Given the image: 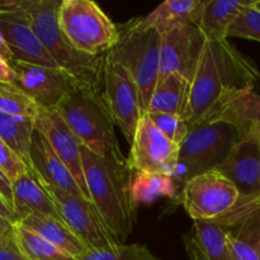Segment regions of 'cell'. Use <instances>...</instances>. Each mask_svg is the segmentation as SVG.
<instances>
[{
  "instance_id": "1",
  "label": "cell",
  "mask_w": 260,
  "mask_h": 260,
  "mask_svg": "<svg viewBox=\"0 0 260 260\" xmlns=\"http://www.w3.org/2000/svg\"><path fill=\"white\" fill-rule=\"evenodd\" d=\"M260 71L253 60L228 40L207 41L189 86L183 118L189 128L198 126L222 94L233 89H254Z\"/></svg>"
},
{
  "instance_id": "2",
  "label": "cell",
  "mask_w": 260,
  "mask_h": 260,
  "mask_svg": "<svg viewBox=\"0 0 260 260\" xmlns=\"http://www.w3.org/2000/svg\"><path fill=\"white\" fill-rule=\"evenodd\" d=\"M81 155L91 202L117 243L124 244L134 230L136 217V206L131 196L134 170L124 156H99L85 146Z\"/></svg>"
},
{
  "instance_id": "3",
  "label": "cell",
  "mask_w": 260,
  "mask_h": 260,
  "mask_svg": "<svg viewBox=\"0 0 260 260\" xmlns=\"http://www.w3.org/2000/svg\"><path fill=\"white\" fill-rule=\"evenodd\" d=\"M20 3L29 15L36 36L58 68L70 74L81 88L103 98L106 56H89L73 47L58 25L61 0H20Z\"/></svg>"
},
{
  "instance_id": "4",
  "label": "cell",
  "mask_w": 260,
  "mask_h": 260,
  "mask_svg": "<svg viewBox=\"0 0 260 260\" xmlns=\"http://www.w3.org/2000/svg\"><path fill=\"white\" fill-rule=\"evenodd\" d=\"M81 145L103 157H122L114 122L101 95L81 86L71 90L56 107Z\"/></svg>"
},
{
  "instance_id": "5",
  "label": "cell",
  "mask_w": 260,
  "mask_h": 260,
  "mask_svg": "<svg viewBox=\"0 0 260 260\" xmlns=\"http://www.w3.org/2000/svg\"><path fill=\"white\" fill-rule=\"evenodd\" d=\"M118 43L106 57L127 69L139 88L142 109L146 113L150 99L160 79L161 35L155 29H141L135 19L118 25Z\"/></svg>"
},
{
  "instance_id": "6",
  "label": "cell",
  "mask_w": 260,
  "mask_h": 260,
  "mask_svg": "<svg viewBox=\"0 0 260 260\" xmlns=\"http://www.w3.org/2000/svg\"><path fill=\"white\" fill-rule=\"evenodd\" d=\"M58 25L75 50L106 56L118 43L119 29L91 0H61Z\"/></svg>"
},
{
  "instance_id": "7",
  "label": "cell",
  "mask_w": 260,
  "mask_h": 260,
  "mask_svg": "<svg viewBox=\"0 0 260 260\" xmlns=\"http://www.w3.org/2000/svg\"><path fill=\"white\" fill-rule=\"evenodd\" d=\"M239 140L236 129L225 122H206L190 128L182 142L173 179L182 187L192 178L220 167Z\"/></svg>"
},
{
  "instance_id": "8",
  "label": "cell",
  "mask_w": 260,
  "mask_h": 260,
  "mask_svg": "<svg viewBox=\"0 0 260 260\" xmlns=\"http://www.w3.org/2000/svg\"><path fill=\"white\" fill-rule=\"evenodd\" d=\"M240 200L233 182L218 170L188 180L182 188V203L193 221H211L230 212Z\"/></svg>"
},
{
  "instance_id": "9",
  "label": "cell",
  "mask_w": 260,
  "mask_h": 260,
  "mask_svg": "<svg viewBox=\"0 0 260 260\" xmlns=\"http://www.w3.org/2000/svg\"><path fill=\"white\" fill-rule=\"evenodd\" d=\"M103 98L114 124L131 145L137 124L145 114L139 88L124 66L107 57L103 70Z\"/></svg>"
},
{
  "instance_id": "10",
  "label": "cell",
  "mask_w": 260,
  "mask_h": 260,
  "mask_svg": "<svg viewBox=\"0 0 260 260\" xmlns=\"http://www.w3.org/2000/svg\"><path fill=\"white\" fill-rule=\"evenodd\" d=\"M42 187L52 200L61 220L88 250H99L119 244L109 233L101 213L91 201L85 200L81 196L63 192L58 188L43 184Z\"/></svg>"
},
{
  "instance_id": "11",
  "label": "cell",
  "mask_w": 260,
  "mask_h": 260,
  "mask_svg": "<svg viewBox=\"0 0 260 260\" xmlns=\"http://www.w3.org/2000/svg\"><path fill=\"white\" fill-rule=\"evenodd\" d=\"M179 149V145L167 139L145 113L137 124L127 160L134 173H161L174 177Z\"/></svg>"
},
{
  "instance_id": "12",
  "label": "cell",
  "mask_w": 260,
  "mask_h": 260,
  "mask_svg": "<svg viewBox=\"0 0 260 260\" xmlns=\"http://www.w3.org/2000/svg\"><path fill=\"white\" fill-rule=\"evenodd\" d=\"M207 38L192 24L179 25L161 35L160 79L179 74L192 84Z\"/></svg>"
},
{
  "instance_id": "13",
  "label": "cell",
  "mask_w": 260,
  "mask_h": 260,
  "mask_svg": "<svg viewBox=\"0 0 260 260\" xmlns=\"http://www.w3.org/2000/svg\"><path fill=\"white\" fill-rule=\"evenodd\" d=\"M17 73L15 85L27 94L38 108L56 109L71 90L80 86L75 79L60 68L35 65L13 60Z\"/></svg>"
},
{
  "instance_id": "14",
  "label": "cell",
  "mask_w": 260,
  "mask_h": 260,
  "mask_svg": "<svg viewBox=\"0 0 260 260\" xmlns=\"http://www.w3.org/2000/svg\"><path fill=\"white\" fill-rule=\"evenodd\" d=\"M0 32L15 61L58 68L36 36L29 15L20 0H17L14 5L0 9Z\"/></svg>"
},
{
  "instance_id": "15",
  "label": "cell",
  "mask_w": 260,
  "mask_h": 260,
  "mask_svg": "<svg viewBox=\"0 0 260 260\" xmlns=\"http://www.w3.org/2000/svg\"><path fill=\"white\" fill-rule=\"evenodd\" d=\"M35 128L45 136L56 155L69 168L80 187L84 198L91 201L84 177L83 155H81L83 145L76 135L71 131L70 127L66 124L62 117L56 109L40 108L37 116L35 117Z\"/></svg>"
},
{
  "instance_id": "16",
  "label": "cell",
  "mask_w": 260,
  "mask_h": 260,
  "mask_svg": "<svg viewBox=\"0 0 260 260\" xmlns=\"http://www.w3.org/2000/svg\"><path fill=\"white\" fill-rule=\"evenodd\" d=\"M206 122H225L236 129L239 139L259 140L260 94L249 88L226 91L201 123Z\"/></svg>"
},
{
  "instance_id": "17",
  "label": "cell",
  "mask_w": 260,
  "mask_h": 260,
  "mask_svg": "<svg viewBox=\"0 0 260 260\" xmlns=\"http://www.w3.org/2000/svg\"><path fill=\"white\" fill-rule=\"evenodd\" d=\"M238 188L240 198H260V142L239 139L225 161L216 168Z\"/></svg>"
},
{
  "instance_id": "18",
  "label": "cell",
  "mask_w": 260,
  "mask_h": 260,
  "mask_svg": "<svg viewBox=\"0 0 260 260\" xmlns=\"http://www.w3.org/2000/svg\"><path fill=\"white\" fill-rule=\"evenodd\" d=\"M28 168L32 170L41 184L58 188L63 192L74 196H81L84 198L83 192L69 168L56 155L45 136L36 128L30 142Z\"/></svg>"
},
{
  "instance_id": "19",
  "label": "cell",
  "mask_w": 260,
  "mask_h": 260,
  "mask_svg": "<svg viewBox=\"0 0 260 260\" xmlns=\"http://www.w3.org/2000/svg\"><path fill=\"white\" fill-rule=\"evenodd\" d=\"M183 241L190 260H234L226 229L217 220L194 221Z\"/></svg>"
},
{
  "instance_id": "20",
  "label": "cell",
  "mask_w": 260,
  "mask_h": 260,
  "mask_svg": "<svg viewBox=\"0 0 260 260\" xmlns=\"http://www.w3.org/2000/svg\"><path fill=\"white\" fill-rule=\"evenodd\" d=\"M205 0H167L146 17L134 18L141 29H155L160 35L179 25L197 27Z\"/></svg>"
},
{
  "instance_id": "21",
  "label": "cell",
  "mask_w": 260,
  "mask_h": 260,
  "mask_svg": "<svg viewBox=\"0 0 260 260\" xmlns=\"http://www.w3.org/2000/svg\"><path fill=\"white\" fill-rule=\"evenodd\" d=\"M13 210L19 222L29 215L60 217L51 197L29 168L13 182Z\"/></svg>"
},
{
  "instance_id": "22",
  "label": "cell",
  "mask_w": 260,
  "mask_h": 260,
  "mask_svg": "<svg viewBox=\"0 0 260 260\" xmlns=\"http://www.w3.org/2000/svg\"><path fill=\"white\" fill-rule=\"evenodd\" d=\"M253 0H205L197 27L207 41L228 40V32Z\"/></svg>"
},
{
  "instance_id": "23",
  "label": "cell",
  "mask_w": 260,
  "mask_h": 260,
  "mask_svg": "<svg viewBox=\"0 0 260 260\" xmlns=\"http://www.w3.org/2000/svg\"><path fill=\"white\" fill-rule=\"evenodd\" d=\"M19 223L57 248L62 249L75 259H81L89 251L88 248L76 238L75 234L60 217L48 215H29L23 218Z\"/></svg>"
},
{
  "instance_id": "24",
  "label": "cell",
  "mask_w": 260,
  "mask_h": 260,
  "mask_svg": "<svg viewBox=\"0 0 260 260\" xmlns=\"http://www.w3.org/2000/svg\"><path fill=\"white\" fill-rule=\"evenodd\" d=\"M190 84L179 74L159 79L150 99L147 112L179 114L183 117L187 106ZM146 112V113H147Z\"/></svg>"
},
{
  "instance_id": "25",
  "label": "cell",
  "mask_w": 260,
  "mask_h": 260,
  "mask_svg": "<svg viewBox=\"0 0 260 260\" xmlns=\"http://www.w3.org/2000/svg\"><path fill=\"white\" fill-rule=\"evenodd\" d=\"M131 196L134 205H151L157 198H175L178 185L173 177L161 173H134L131 183Z\"/></svg>"
},
{
  "instance_id": "26",
  "label": "cell",
  "mask_w": 260,
  "mask_h": 260,
  "mask_svg": "<svg viewBox=\"0 0 260 260\" xmlns=\"http://www.w3.org/2000/svg\"><path fill=\"white\" fill-rule=\"evenodd\" d=\"M33 132L35 118L0 113V139L27 164V167L29 165Z\"/></svg>"
},
{
  "instance_id": "27",
  "label": "cell",
  "mask_w": 260,
  "mask_h": 260,
  "mask_svg": "<svg viewBox=\"0 0 260 260\" xmlns=\"http://www.w3.org/2000/svg\"><path fill=\"white\" fill-rule=\"evenodd\" d=\"M14 238L25 260H78L20 223L14 225Z\"/></svg>"
},
{
  "instance_id": "28",
  "label": "cell",
  "mask_w": 260,
  "mask_h": 260,
  "mask_svg": "<svg viewBox=\"0 0 260 260\" xmlns=\"http://www.w3.org/2000/svg\"><path fill=\"white\" fill-rule=\"evenodd\" d=\"M38 107L15 84L0 83V113L35 118Z\"/></svg>"
},
{
  "instance_id": "29",
  "label": "cell",
  "mask_w": 260,
  "mask_h": 260,
  "mask_svg": "<svg viewBox=\"0 0 260 260\" xmlns=\"http://www.w3.org/2000/svg\"><path fill=\"white\" fill-rule=\"evenodd\" d=\"M79 260H160L149 249L139 244H117L99 250H89Z\"/></svg>"
},
{
  "instance_id": "30",
  "label": "cell",
  "mask_w": 260,
  "mask_h": 260,
  "mask_svg": "<svg viewBox=\"0 0 260 260\" xmlns=\"http://www.w3.org/2000/svg\"><path fill=\"white\" fill-rule=\"evenodd\" d=\"M146 114L155 127L175 145L180 146L189 134V124L179 114L161 113V112H147Z\"/></svg>"
},
{
  "instance_id": "31",
  "label": "cell",
  "mask_w": 260,
  "mask_h": 260,
  "mask_svg": "<svg viewBox=\"0 0 260 260\" xmlns=\"http://www.w3.org/2000/svg\"><path fill=\"white\" fill-rule=\"evenodd\" d=\"M239 37L260 42V9L255 7V0L240 13L228 32V38Z\"/></svg>"
},
{
  "instance_id": "32",
  "label": "cell",
  "mask_w": 260,
  "mask_h": 260,
  "mask_svg": "<svg viewBox=\"0 0 260 260\" xmlns=\"http://www.w3.org/2000/svg\"><path fill=\"white\" fill-rule=\"evenodd\" d=\"M0 168L7 173L12 182L18 179L28 169L27 164L2 139H0Z\"/></svg>"
},
{
  "instance_id": "33",
  "label": "cell",
  "mask_w": 260,
  "mask_h": 260,
  "mask_svg": "<svg viewBox=\"0 0 260 260\" xmlns=\"http://www.w3.org/2000/svg\"><path fill=\"white\" fill-rule=\"evenodd\" d=\"M0 260H25L15 243L14 233L0 244Z\"/></svg>"
},
{
  "instance_id": "34",
  "label": "cell",
  "mask_w": 260,
  "mask_h": 260,
  "mask_svg": "<svg viewBox=\"0 0 260 260\" xmlns=\"http://www.w3.org/2000/svg\"><path fill=\"white\" fill-rule=\"evenodd\" d=\"M15 81H17V73L14 68L9 61L0 56V83L15 84Z\"/></svg>"
},
{
  "instance_id": "35",
  "label": "cell",
  "mask_w": 260,
  "mask_h": 260,
  "mask_svg": "<svg viewBox=\"0 0 260 260\" xmlns=\"http://www.w3.org/2000/svg\"><path fill=\"white\" fill-rule=\"evenodd\" d=\"M0 194L13 207V182L2 168H0Z\"/></svg>"
},
{
  "instance_id": "36",
  "label": "cell",
  "mask_w": 260,
  "mask_h": 260,
  "mask_svg": "<svg viewBox=\"0 0 260 260\" xmlns=\"http://www.w3.org/2000/svg\"><path fill=\"white\" fill-rule=\"evenodd\" d=\"M0 216H3V217L7 218V220H9L10 222L14 223V225L19 222L13 207L5 201V198L3 197L2 194H0Z\"/></svg>"
},
{
  "instance_id": "37",
  "label": "cell",
  "mask_w": 260,
  "mask_h": 260,
  "mask_svg": "<svg viewBox=\"0 0 260 260\" xmlns=\"http://www.w3.org/2000/svg\"><path fill=\"white\" fill-rule=\"evenodd\" d=\"M14 233V223L0 216V244Z\"/></svg>"
},
{
  "instance_id": "38",
  "label": "cell",
  "mask_w": 260,
  "mask_h": 260,
  "mask_svg": "<svg viewBox=\"0 0 260 260\" xmlns=\"http://www.w3.org/2000/svg\"><path fill=\"white\" fill-rule=\"evenodd\" d=\"M0 56H3V57H4L5 60L9 61V62H12V61L14 60V57H13L9 47H8L7 42H5L4 37H3L2 32H0Z\"/></svg>"
},
{
  "instance_id": "39",
  "label": "cell",
  "mask_w": 260,
  "mask_h": 260,
  "mask_svg": "<svg viewBox=\"0 0 260 260\" xmlns=\"http://www.w3.org/2000/svg\"><path fill=\"white\" fill-rule=\"evenodd\" d=\"M15 3H17V0H0V9L10 7V5H14Z\"/></svg>"
},
{
  "instance_id": "40",
  "label": "cell",
  "mask_w": 260,
  "mask_h": 260,
  "mask_svg": "<svg viewBox=\"0 0 260 260\" xmlns=\"http://www.w3.org/2000/svg\"><path fill=\"white\" fill-rule=\"evenodd\" d=\"M255 7L260 9V0H255Z\"/></svg>"
},
{
  "instance_id": "41",
  "label": "cell",
  "mask_w": 260,
  "mask_h": 260,
  "mask_svg": "<svg viewBox=\"0 0 260 260\" xmlns=\"http://www.w3.org/2000/svg\"><path fill=\"white\" fill-rule=\"evenodd\" d=\"M259 142H260V137H259Z\"/></svg>"
}]
</instances>
